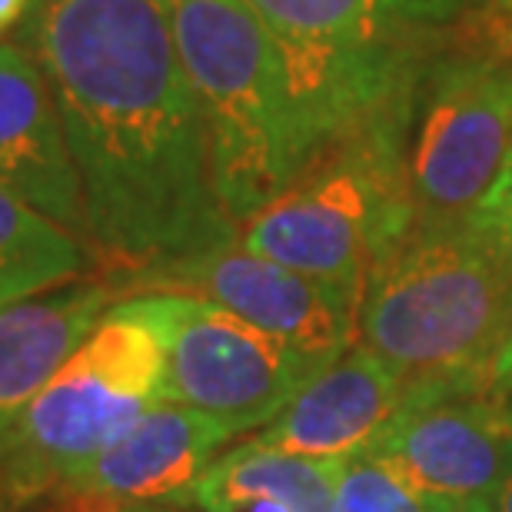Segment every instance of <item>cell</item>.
Here are the masks:
<instances>
[{
	"label": "cell",
	"mask_w": 512,
	"mask_h": 512,
	"mask_svg": "<svg viewBox=\"0 0 512 512\" xmlns=\"http://www.w3.org/2000/svg\"><path fill=\"white\" fill-rule=\"evenodd\" d=\"M114 286L124 300L140 293H180L217 303L290 346L316 373L356 343L363 300L360 290L290 270L237 240L153 266Z\"/></svg>",
	"instance_id": "9"
},
{
	"label": "cell",
	"mask_w": 512,
	"mask_h": 512,
	"mask_svg": "<svg viewBox=\"0 0 512 512\" xmlns=\"http://www.w3.org/2000/svg\"><path fill=\"white\" fill-rule=\"evenodd\" d=\"M512 150V60L463 27L406 90L403 180L413 223L483 213Z\"/></svg>",
	"instance_id": "7"
},
{
	"label": "cell",
	"mask_w": 512,
	"mask_h": 512,
	"mask_svg": "<svg viewBox=\"0 0 512 512\" xmlns=\"http://www.w3.org/2000/svg\"><path fill=\"white\" fill-rule=\"evenodd\" d=\"M333 512H436V499L419 493L380 449H366L343 459Z\"/></svg>",
	"instance_id": "17"
},
{
	"label": "cell",
	"mask_w": 512,
	"mask_h": 512,
	"mask_svg": "<svg viewBox=\"0 0 512 512\" xmlns=\"http://www.w3.org/2000/svg\"><path fill=\"white\" fill-rule=\"evenodd\" d=\"M406 94L350 137L330 143L270 203L237 223L247 250L350 290L409 230L403 180Z\"/></svg>",
	"instance_id": "5"
},
{
	"label": "cell",
	"mask_w": 512,
	"mask_h": 512,
	"mask_svg": "<svg viewBox=\"0 0 512 512\" xmlns=\"http://www.w3.org/2000/svg\"><path fill=\"white\" fill-rule=\"evenodd\" d=\"M463 509H469V512H512V466L506 469V476L499 479V486L483 499V503L463 506Z\"/></svg>",
	"instance_id": "21"
},
{
	"label": "cell",
	"mask_w": 512,
	"mask_h": 512,
	"mask_svg": "<svg viewBox=\"0 0 512 512\" xmlns=\"http://www.w3.org/2000/svg\"><path fill=\"white\" fill-rule=\"evenodd\" d=\"M489 7H512V0H486Z\"/></svg>",
	"instance_id": "26"
},
{
	"label": "cell",
	"mask_w": 512,
	"mask_h": 512,
	"mask_svg": "<svg viewBox=\"0 0 512 512\" xmlns=\"http://www.w3.org/2000/svg\"><path fill=\"white\" fill-rule=\"evenodd\" d=\"M373 449L436 503L476 506L512 466V419L483 389H433L403 399Z\"/></svg>",
	"instance_id": "10"
},
{
	"label": "cell",
	"mask_w": 512,
	"mask_h": 512,
	"mask_svg": "<svg viewBox=\"0 0 512 512\" xmlns=\"http://www.w3.org/2000/svg\"><path fill=\"white\" fill-rule=\"evenodd\" d=\"M30 4H34V0H0V40L17 27V20L27 14Z\"/></svg>",
	"instance_id": "22"
},
{
	"label": "cell",
	"mask_w": 512,
	"mask_h": 512,
	"mask_svg": "<svg viewBox=\"0 0 512 512\" xmlns=\"http://www.w3.org/2000/svg\"><path fill=\"white\" fill-rule=\"evenodd\" d=\"M436 512H469L463 506H453V503H436Z\"/></svg>",
	"instance_id": "25"
},
{
	"label": "cell",
	"mask_w": 512,
	"mask_h": 512,
	"mask_svg": "<svg viewBox=\"0 0 512 512\" xmlns=\"http://www.w3.org/2000/svg\"><path fill=\"white\" fill-rule=\"evenodd\" d=\"M0 187L90 247L84 183L60 110L37 57L20 44H0Z\"/></svg>",
	"instance_id": "11"
},
{
	"label": "cell",
	"mask_w": 512,
	"mask_h": 512,
	"mask_svg": "<svg viewBox=\"0 0 512 512\" xmlns=\"http://www.w3.org/2000/svg\"><path fill=\"white\" fill-rule=\"evenodd\" d=\"M463 30L483 47L496 50L499 57L512 60V7H476L463 20Z\"/></svg>",
	"instance_id": "18"
},
{
	"label": "cell",
	"mask_w": 512,
	"mask_h": 512,
	"mask_svg": "<svg viewBox=\"0 0 512 512\" xmlns=\"http://www.w3.org/2000/svg\"><path fill=\"white\" fill-rule=\"evenodd\" d=\"M230 436L220 419L163 399L64 483L133 506L183 509Z\"/></svg>",
	"instance_id": "12"
},
{
	"label": "cell",
	"mask_w": 512,
	"mask_h": 512,
	"mask_svg": "<svg viewBox=\"0 0 512 512\" xmlns=\"http://www.w3.org/2000/svg\"><path fill=\"white\" fill-rule=\"evenodd\" d=\"M0 512H34V509L24 503H0Z\"/></svg>",
	"instance_id": "24"
},
{
	"label": "cell",
	"mask_w": 512,
	"mask_h": 512,
	"mask_svg": "<svg viewBox=\"0 0 512 512\" xmlns=\"http://www.w3.org/2000/svg\"><path fill=\"white\" fill-rule=\"evenodd\" d=\"M479 217H486L493 227H499L506 237H512V150H509L503 177H499L493 193H489V200H486V207H483Z\"/></svg>",
	"instance_id": "20"
},
{
	"label": "cell",
	"mask_w": 512,
	"mask_h": 512,
	"mask_svg": "<svg viewBox=\"0 0 512 512\" xmlns=\"http://www.w3.org/2000/svg\"><path fill=\"white\" fill-rule=\"evenodd\" d=\"M167 353L163 399L220 419L233 436L263 429L316 370L237 313L180 293H140Z\"/></svg>",
	"instance_id": "8"
},
{
	"label": "cell",
	"mask_w": 512,
	"mask_h": 512,
	"mask_svg": "<svg viewBox=\"0 0 512 512\" xmlns=\"http://www.w3.org/2000/svg\"><path fill=\"white\" fill-rule=\"evenodd\" d=\"M233 512H290L280 503H270V499H256V503H247V506H237Z\"/></svg>",
	"instance_id": "23"
},
{
	"label": "cell",
	"mask_w": 512,
	"mask_h": 512,
	"mask_svg": "<svg viewBox=\"0 0 512 512\" xmlns=\"http://www.w3.org/2000/svg\"><path fill=\"white\" fill-rule=\"evenodd\" d=\"M114 280H74L0 306V443L117 300Z\"/></svg>",
	"instance_id": "14"
},
{
	"label": "cell",
	"mask_w": 512,
	"mask_h": 512,
	"mask_svg": "<svg viewBox=\"0 0 512 512\" xmlns=\"http://www.w3.org/2000/svg\"><path fill=\"white\" fill-rule=\"evenodd\" d=\"M486 0H247L283 60L310 160L406 94Z\"/></svg>",
	"instance_id": "3"
},
{
	"label": "cell",
	"mask_w": 512,
	"mask_h": 512,
	"mask_svg": "<svg viewBox=\"0 0 512 512\" xmlns=\"http://www.w3.org/2000/svg\"><path fill=\"white\" fill-rule=\"evenodd\" d=\"M479 389L512 419V340L506 350L496 356V363L489 366L486 380L479 383Z\"/></svg>",
	"instance_id": "19"
},
{
	"label": "cell",
	"mask_w": 512,
	"mask_h": 512,
	"mask_svg": "<svg viewBox=\"0 0 512 512\" xmlns=\"http://www.w3.org/2000/svg\"><path fill=\"white\" fill-rule=\"evenodd\" d=\"M200 107L213 190L237 227L310 163L283 60L247 0H163Z\"/></svg>",
	"instance_id": "4"
},
{
	"label": "cell",
	"mask_w": 512,
	"mask_h": 512,
	"mask_svg": "<svg viewBox=\"0 0 512 512\" xmlns=\"http://www.w3.org/2000/svg\"><path fill=\"white\" fill-rule=\"evenodd\" d=\"M512 340V237L486 217L409 223L373 263L356 343L380 360L403 399L473 389Z\"/></svg>",
	"instance_id": "2"
},
{
	"label": "cell",
	"mask_w": 512,
	"mask_h": 512,
	"mask_svg": "<svg viewBox=\"0 0 512 512\" xmlns=\"http://www.w3.org/2000/svg\"><path fill=\"white\" fill-rule=\"evenodd\" d=\"M167 353L140 296L114 303L0 443V503H30L163 403Z\"/></svg>",
	"instance_id": "6"
},
{
	"label": "cell",
	"mask_w": 512,
	"mask_h": 512,
	"mask_svg": "<svg viewBox=\"0 0 512 512\" xmlns=\"http://www.w3.org/2000/svg\"><path fill=\"white\" fill-rule=\"evenodd\" d=\"M97 253L0 187V306L84 280Z\"/></svg>",
	"instance_id": "16"
},
{
	"label": "cell",
	"mask_w": 512,
	"mask_h": 512,
	"mask_svg": "<svg viewBox=\"0 0 512 512\" xmlns=\"http://www.w3.org/2000/svg\"><path fill=\"white\" fill-rule=\"evenodd\" d=\"M157 512H167V509H157Z\"/></svg>",
	"instance_id": "27"
},
{
	"label": "cell",
	"mask_w": 512,
	"mask_h": 512,
	"mask_svg": "<svg viewBox=\"0 0 512 512\" xmlns=\"http://www.w3.org/2000/svg\"><path fill=\"white\" fill-rule=\"evenodd\" d=\"M340 466L336 459L296 456L250 439L213 459L197 483L193 506L200 512H233L256 499H270L290 512H333Z\"/></svg>",
	"instance_id": "15"
},
{
	"label": "cell",
	"mask_w": 512,
	"mask_h": 512,
	"mask_svg": "<svg viewBox=\"0 0 512 512\" xmlns=\"http://www.w3.org/2000/svg\"><path fill=\"white\" fill-rule=\"evenodd\" d=\"M399 409L403 386L366 346L353 343L296 389L283 413L253 439L296 456L343 463L380 443Z\"/></svg>",
	"instance_id": "13"
},
{
	"label": "cell",
	"mask_w": 512,
	"mask_h": 512,
	"mask_svg": "<svg viewBox=\"0 0 512 512\" xmlns=\"http://www.w3.org/2000/svg\"><path fill=\"white\" fill-rule=\"evenodd\" d=\"M34 57L84 183L90 247L110 280L237 240L163 0H47Z\"/></svg>",
	"instance_id": "1"
}]
</instances>
